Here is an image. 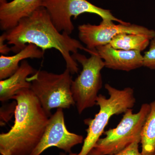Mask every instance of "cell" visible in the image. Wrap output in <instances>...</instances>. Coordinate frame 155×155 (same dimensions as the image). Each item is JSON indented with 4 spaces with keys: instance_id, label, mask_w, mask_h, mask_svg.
I'll return each instance as SVG.
<instances>
[{
    "instance_id": "6da1fadb",
    "label": "cell",
    "mask_w": 155,
    "mask_h": 155,
    "mask_svg": "<svg viewBox=\"0 0 155 155\" xmlns=\"http://www.w3.org/2000/svg\"><path fill=\"white\" fill-rule=\"evenodd\" d=\"M2 35L8 44L13 45L11 49L14 53L20 51L29 44L44 51L52 48L58 50L72 74L78 73L79 68L70 53H77L79 49L90 54L92 51L66 32L61 33L54 25L47 10L43 7H39L29 16L20 19L14 28Z\"/></svg>"
},
{
    "instance_id": "7a4b0ae2",
    "label": "cell",
    "mask_w": 155,
    "mask_h": 155,
    "mask_svg": "<svg viewBox=\"0 0 155 155\" xmlns=\"http://www.w3.org/2000/svg\"><path fill=\"white\" fill-rule=\"evenodd\" d=\"M14 124L7 133L0 134V153L31 155L44 133L50 117L30 88L18 91Z\"/></svg>"
},
{
    "instance_id": "3957f363",
    "label": "cell",
    "mask_w": 155,
    "mask_h": 155,
    "mask_svg": "<svg viewBox=\"0 0 155 155\" xmlns=\"http://www.w3.org/2000/svg\"><path fill=\"white\" fill-rule=\"evenodd\" d=\"M105 88L107 91L109 97L99 95L96 103L100 108L98 113L94 119L89 118L84 120V124L88 126V128L86 129L87 134L80 152L78 154L72 153L69 155L88 154L104 132L111 117L124 114L134 107L136 99L133 89L127 87L119 90L108 84L105 85Z\"/></svg>"
},
{
    "instance_id": "277c9868",
    "label": "cell",
    "mask_w": 155,
    "mask_h": 155,
    "mask_svg": "<svg viewBox=\"0 0 155 155\" xmlns=\"http://www.w3.org/2000/svg\"><path fill=\"white\" fill-rule=\"evenodd\" d=\"M71 74L67 68L60 74L38 70L27 78L31 90L49 117L53 109H69L75 104L71 89Z\"/></svg>"
},
{
    "instance_id": "5b68a950",
    "label": "cell",
    "mask_w": 155,
    "mask_h": 155,
    "mask_svg": "<svg viewBox=\"0 0 155 155\" xmlns=\"http://www.w3.org/2000/svg\"><path fill=\"white\" fill-rule=\"evenodd\" d=\"M90 54L89 58L78 53L72 55L82 67L80 75L72 81L71 87L79 114L96 105L98 93L102 87L101 71L105 67L104 63L96 49L92 50Z\"/></svg>"
},
{
    "instance_id": "8992f818",
    "label": "cell",
    "mask_w": 155,
    "mask_h": 155,
    "mask_svg": "<svg viewBox=\"0 0 155 155\" xmlns=\"http://www.w3.org/2000/svg\"><path fill=\"white\" fill-rule=\"evenodd\" d=\"M150 110V104L142 105L138 113L132 109L124 114L121 121L114 128L104 131L105 137L100 138L95 149L102 155H113L119 153L135 141L140 143L142 129Z\"/></svg>"
},
{
    "instance_id": "52a82bcc",
    "label": "cell",
    "mask_w": 155,
    "mask_h": 155,
    "mask_svg": "<svg viewBox=\"0 0 155 155\" xmlns=\"http://www.w3.org/2000/svg\"><path fill=\"white\" fill-rule=\"evenodd\" d=\"M41 6L50 14L57 29L70 35L74 29L71 18L84 13L96 14L101 18L107 17V10L93 5L87 0H41Z\"/></svg>"
},
{
    "instance_id": "ba28073f",
    "label": "cell",
    "mask_w": 155,
    "mask_h": 155,
    "mask_svg": "<svg viewBox=\"0 0 155 155\" xmlns=\"http://www.w3.org/2000/svg\"><path fill=\"white\" fill-rule=\"evenodd\" d=\"M78 37L81 41L90 50L97 47L109 44L118 35L122 33L144 35L152 39L155 37V31L136 24L116 25L113 21L102 20L98 25L87 23L78 27Z\"/></svg>"
},
{
    "instance_id": "9c48e42d",
    "label": "cell",
    "mask_w": 155,
    "mask_h": 155,
    "mask_svg": "<svg viewBox=\"0 0 155 155\" xmlns=\"http://www.w3.org/2000/svg\"><path fill=\"white\" fill-rule=\"evenodd\" d=\"M83 142L82 135L71 133L67 130L63 109L58 108L55 113L50 116L42 137L31 155H40L52 147L70 154L73 147Z\"/></svg>"
},
{
    "instance_id": "30bf717a",
    "label": "cell",
    "mask_w": 155,
    "mask_h": 155,
    "mask_svg": "<svg viewBox=\"0 0 155 155\" xmlns=\"http://www.w3.org/2000/svg\"><path fill=\"white\" fill-rule=\"evenodd\" d=\"M96 49L108 69L129 72L143 67V56L140 51L116 49L109 44Z\"/></svg>"
},
{
    "instance_id": "8fae6325",
    "label": "cell",
    "mask_w": 155,
    "mask_h": 155,
    "mask_svg": "<svg viewBox=\"0 0 155 155\" xmlns=\"http://www.w3.org/2000/svg\"><path fill=\"white\" fill-rule=\"evenodd\" d=\"M41 6V0H0V28L7 31Z\"/></svg>"
},
{
    "instance_id": "7c38bea8",
    "label": "cell",
    "mask_w": 155,
    "mask_h": 155,
    "mask_svg": "<svg viewBox=\"0 0 155 155\" xmlns=\"http://www.w3.org/2000/svg\"><path fill=\"white\" fill-rule=\"evenodd\" d=\"M36 72L28 61H21L19 69L14 74L0 81V101L5 102L12 99L21 90L30 89L31 84L27 81V78Z\"/></svg>"
},
{
    "instance_id": "4fadbf2b",
    "label": "cell",
    "mask_w": 155,
    "mask_h": 155,
    "mask_svg": "<svg viewBox=\"0 0 155 155\" xmlns=\"http://www.w3.org/2000/svg\"><path fill=\"white\" fill-rule=\"evenodd\" d=\"M44 51L35 45L29 44L23 49L12 56L0 57V80L8 78L19 69L20 61L28 58L41 59L43 57Z\"/></svg>"
},
{
    "instance_id": "5bb4252c",
    "label": "cell",
    "mask_w": 155,
    "mask_h": 155,
    "mask_svg": "<svg viewBox=\"0 0 155 155\" xmlns=\"http://www.w3.org/2000/svg\"><path fill=\"white\" fill-rule=\"evenodd\" d=\"M151 40L144 35L122 33L115 36L109 44L116 49L141 52L148 46Z\"/></svg>"
},
{
    "instance_id": "9a60e30c",
    "label": "cell",
    "mask_w": 155,
    "mask_h": 155,
    "mask_svg": "<svg viewBox=\"0 0 155 155\" xmlns=\"http://www.w3.org/2000/svg\"><path fill=\"white\" fill-rule=\"evenodd\" d=\"M150 105V110L141 131L142 155H155V100Z\"/></svg>"
},
{
    "instance_id": "2e32d148",
    "label": "cell",
    "mask_w": 155,
    "mask_h": 155,
    "mask_svg": "<svg viewBox=\"0 0 155 155\" xmlns=\"http://www.w3.org/2000/svg\"><path fill=\"white\" fill-rule=\"evenodd\" d=\"M143 67L155 69V37L151 40L149 50L143 56Z\"/></svg>"
},
{
    "instance_id": "e0dca14e",
    "label": "cell",
    "mask_w": 155,
    "mask_h": 155,
    "mask_svg": "<svg viewBox=\"0 0 155 155\" xmlns=\"http://www.w3.org/2000/svg\"><path fill=\"white\" fill-rule=\"evenodd\" d=\"M140 142L135 141L119 153L113 155H142L139 150Z\"/></svg>"
},
{
    "instance_id": "ac0fdd59",
    "label": "cell",
    "mask_w": 155,
    "mask_h": 155,
    "mask_svg": "<svg viewBox=\"0 0 155 155\" xmlns=\"http://www.w3.org/2000/svg\"><path fill=\"white\" fill-rule=\"evenodd\" d=\"M5 41V37L2 35L0 37V53L2 55L7 54L11 51V48H9L7 45L4 43Z\"/></svg>"
},
{
    "instance_id": "d6986e66",
    "label": "cell",
    "mask_w": 155,
    "mask_h": 155,
    "mask_svg": "<svg viewBox=\"0 0 155 155\" xmlns=\"http://www.w3.org/2000/svg\"><path fill=\"white\" fill-rule=\"evenodd\" d=\"M87 155H102L100 153L98 152L94 148L93 149L91 150L88 153V154Z\"/></svg>"
},
{
    "instance_id": "ffe728a7",
    "label": "cell",
    "mask_w": 155,
    "mask_h": 155,
    "mask_svg": "<svg viewBox=\"0 0 155 155\" xmlns=\"http://www.w3.org/2000/svg\"><path fill=\"white\" fill-rule=\"evenodd\" d=\"M60 155H67V154L65 153H60Z\"/></svg>"
},
{
    "instance_id": "44dd1931",
    "label": "cell",
    "mask_w": 155,
    "mask_h": 155,
    "mask_svg": "<svg viewBox=\"0 0 155 155\" xmlns=\"http://www.w3.org/2000/svg\"><path fill=\"white\" fill-rule=\"evenodd\" d=\"M1 154H2V155H10L9 154L5 153H2Z\"/></svg>"
},
{
    "instance_id": "7402d4cb",
    "label": "cell",
    "mask_w": 155,
    "mask_h": 155,
    "mask_svg": "<svg viewBox=\"0 0 155 155\" xmlns=\"http://www.w3.org/2000/svg\"></svg>"
}]
</instances>
